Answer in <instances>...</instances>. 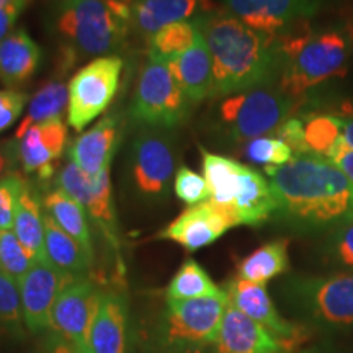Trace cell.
I'll list each match as a JSON object with an SVG mask.
<instances>
[{
  "label": "cell",
  "instance_id": "28",
  "mask_svg": "<svg viewBox=\"0 0 353 353\" xmlns=\"http://www.w3.org/2000/svg\"><path fill=\"white\" fill-rule=\"evenodd\" d=\"M12 231L37 260H46L44 252V211L43 203L26 185L17 208Z\"/></svg>",
  "mask_w": 353,
  "mask_h": 353
},
{
  "label": "cell",
  "instance_id": "9",
  "mask_svg": "<svg viewBox=\"0 0 353 353\" xmlns=\"http://www.w3.org/2000/svg\"><path fill=\"white\" fill-rule=\"evenodd\" d=\"M112 165V164H110ZM110 165L97 176H90L74 162H68L59 170L56 179L57 188L81 203L90 218L100 228L101 234L112 245L114 252L120 250V232L114 214L112 185H110Z\"/></svg>",
  "mask_w": 353,
  "mask_h": 353
},
{
  "label": "cell",
  "instance_id": "43",
  "mask_svg": "<svg viewBox=\"0 0 353 353\" xmlns=\"http://www.w3.org/2000/svg\"><path fill=\"white\" fill-rule=\"evenodd\" d=\"M329 159L348 176V179H350V182L353 183V149L348 148V145L341 139L335 144Z\"/></svg>",
  "mask_w": 353,
  "mask_h": 353
},
{
  "label": "cell",
  "instance_id": "12",
  "mask_svg": "<svg viewBox=\"0 0 353 353\" xmlns=\"http://www.w3.org/2000/svg\"><path fill=\"white\" fill-rule=\"evenodd\" d=\"M325 3L327 0H223L228 13L273 38L293 25L309 21Z\"/></svg>",
  "mask_w": 353,
  "mask_h": 353
},
{
  "label": "cell",
  "instance_id": "26",
  "mask_svg": "<svg viewBox=\"0 0 353 353\" xmlns=\"http://www.w3.org/2000/svg\"><path fill=\"white\" fill-rule=\"evenodd\" d=\"M43 210L64 232L74 237L88 257L94 260V241H92L85 208L81 203L70 198L63 190L56 188L44 196Z\"/></svg>",
  "mask_w": 353,
  "mask_h": 353
},
{
  "label": "cell",
  "instance_id": "10",
  "mask_svg": "<svg viewBox=\"0 0 353 353\" xmlns=\"http://www.w3.org/2000/svg\"><path fill=\"white\" fill-rule=\"evenodd\" d=\"M105 291L88 276L76 278L63 290L52 309L51 329L59 339L88 352V334Z\"/></svg>",
  "mask_w": 353,
  "mask_h": 353
},
{
  "label": "cell",
  "instance_id": "34",
  "mask_svg": "<svg viewBox=\"0 0 353 353\" xmlns=\"http://www.w3.org/2000/svg\"><path fill=\"white\" fill-rule=\"evenodd\" d=\"M34 262L37 259L25 249L12 229L0 231V272L20 283Z\"/></svg>",
  "mask_w": 353,
  "mask_h": 353
},
{
  "label": "cell",
  "instance_id": "19",
  "mask_svg": "<svg viewBox=\"0 0 353 353\" xmlns=\"http://www.w3.org/2000/svg\"><path fill=\"white\" fill-rule=\"evenodd\" d=\"M167 63L190 103H198L213 95V61L201 28L195 43Z\"/></svg>",
  "mask_w": 353,
  "mask_h": 353
},
{
  "label": "cell",
  "instance_id": "44",
  "mask_svg": "<svg viewBox=\"0 0 353 353\" xmlns=\"http://www.w3.org/2000/svg\"><path fill=\"white\" fill-rule=\"evenodd\" d=\"M48 353H85V352H82L81 348L72 345V343L59 339V341H56L54 343H52V347L50 348V352Z\"/></svg>",
  "mask_w": 353,
  "mask_h": 353
},
{
  "label": "cell",
  "instance_id": "7",
  "mask_svg": "<svg viewBox=\"0 0 353 353\" xmlns=\"http://www.w3.org/2000/svg\"><path fill=\"white\" fill-rule=\"evenodd\" d=\"M121 72V57L108 54L95 57L70 77L68 123L74 131L85 130L97 117L105 113L120 87Z\"/></svg>",
  "mask_w": 353,
  "mask_h": 353
},
{
  "label": "cell",
  "instance_id": "46",
  "mask_svg": "<svg viewBox=\"0 0 353 353\" xmlns=\"http://www.w3.org/2000/svg\"><path fill=\"white\" fill-rule=\"evenodd\" d=\"M339 113L337 117L341 118H347V120H353V99H348L343 101L341 105V108H339Z\"/></svg>",
  "mask_w": 353,
  "mask_h": 353
},
{
  "label": "cell",
  "instance_id": "42",
  "mask_svg": "<svg viewBox=\"0 0 353 353\" xmlns=\"http://www.w3.org/2000/svg\"><path fill=\"white\" fill-rule=\"evenodd\" d=\"M30 0H15L8 6L0 7V41L6 39L13 32V25L19 20L21 12L28 6Z\"/></svg>",
  "mask_w": 353,
  "mask_h": 353
},
{
  "label": "cell",
  "instance_id": "37",
  "mask_svg": "<svg viewBox=\"0 0 353 353\" xmlns=\"http://www.w3.org/2000/svg\"><path fill=\"white\" fill-rule=\"evenodd\" d=\"M26 183L20 175L10 174L0 180V231L13 228L17 208Z\"/></svg>",
  "mask_w": 353,
  "mask_h": 353
},
{
  "label": "cell",
  "instance_id": "20",
  "mask_svg": "<svg viewBox=\"0 0 353 353\" xmlns=\"http://www.w3.org/2000/svg\"><path fill=\"white\" fill-rule=\"evenodd\" d=\"M117 143L118 118L108 114L69 145V161L81 167L87 175L97 176L112 164Z\"/></svg>",
  "mask_w": 353,
  "mask_h": 353
},
{
  "label": "cell",
  "instance_id": "6",
  "mask_svg": "<svg viewBox=\"0 0 353 353\" xmlns=\"http://www.w3.org/2000/svg\"><path fill=\"white\" fill-rule=\"evenodd\" d=\"M190 100L176 83L169 63L149 51L131 101V117L156 128H174L187 118Z\"/></svg>",
  "mask_w": 353,
  "mask_h": 353
},
{
  "label": "cell",
  "instance_id": "14",
  "mask_svg": "<svg viewBox=\"0 0 353 353\" xmlns=\"http://www.w3.org/2000/svg\"><path fill=\"white\" fill-rule=\"evenodd\" d=\"M131 176L141 195L156 198L167 193L175 176L172 141L156 131L138 136L131 151Z\"/></svg>",
  "mask_w": 353,
  "mask_h": 353
},
{
  "label": "cell",
  "instance_id": "25",
  "mask_svg": "<svg viewBox=\"0 0 353 353\" xmlns=\"http://www.w3.org/2000/svg\"><path fill=\"white\" fill-rule=\"evenodd\" d=\"M44 252L46 259L56 268L72 278L87 276L94 263L82 245L57 226L46 213H44Z\"/></svg>",
  "mask_w": 353,
  "mask_h": 353
},
{
  "label": "cell",
  "instance_id": "35",
  "mask_svg": "<svg viewBox=\"0 0 353 353\" xmlns=\"http://www.w3.org/2000/svg\"><path fill=\"white\" fill-rule=\"evenodd\" d=\"M244 156L252 164L265 167H281L288 164L294 157L290 145L278 136H262L247 141L244 145Z\"/></svg>",
  "mask_w": 353,
  "mask_h": 353
},
{
  "label": "cell",
  "instance_id": "11",
  "mask_svg": "<svg viewBox=\"0 0 353 353\" xmlns=\"http://www.w3.org/2000/svg\"><path fill=\"white\" fill-rule=\"evenodd\" d=\"M294 293L316 321L334 327L353 325V273L298 280Z\"/></svg>",
  "mask_w": 353,
  "mask_h": 353
},
{
  "label": "cell",
  "instance_id": "4",
  "mask_svg": "<svg viewBox=\"0 0 353 353\" xmlns=\"http://www.w3.org/2000/svg\"><path fill=\"white\" fill-rule=\"evenodd\" d=\"M353 56V30L330 28L312 33L301 50L283 61L278 88L291 100L334 77L345 76Z\"/></svg>",
  "mask_w": 353,
  "mask_h": 353
},
{
  "label": "cell",
  "instance_id": "21",
  "mask_svg": "<svg viewBox=\"0 0 353 353\" xmlns=\"http://www.w3.org/2000/svg\"><path fill=\"white\" fill-rule=\"evenodd\" d=\"M90 353H126V301L117 291H105L88 334Z\"/></svg>",
  "mask_w": 353,
  "mask_h": 353
},
{
  "label": "cell",
  "instance_id": "13",
  "mask_svg": "<svg viewBox=\"0 0 353 353\" xmlns=\"http://www.w3.org/2000/svg\"><path fill=\"white\" fill-rule=\"evenodd\" d=\"M236 226H239V223L231 208H224L208 200L200 205L188 206L157 234V239L176 242L188 252H195L211 245Z\"/></svg>",
  "mask_w": 353,
  "mask_h": 353
},
{
  "label": "cell",
  "instance_id": "16",
  "mask_svg": "<svg viewBox=\"0 0 353 353\" xmlns=\"http://www.w3.org/2000/svg\"><path fill=\"white\" fill-rule=\"evenodd\" d=\"M224 291L231 306L239 309L242 314L270 330L278 341L283 343L285 350H291L298 345L301 332L296 325L280 316L263 283H254V281H245L236 276L224 285Z\"/></svg>",
  "mask_w": 353,
  "mask_h": 353
},
{
  "label": "cell",
  "instance_id": "36",
  "mask_svg": "<svg viewBox=\"0 0 353 353\" xmlns=\"http://www.w3.org/2000/svg\"><path fill=\"white\" fill-rule=\"evenodd\" d=\"M174 192L176 198L187 206L200 205V203L208 201L211 198L210 187L205 176L185 165L175 172Z\"/></svg>",
  "mask_w": 353,
  "mask_h": 353
},
{
  "label": "cell",
  "instance_id": "18",
  "mask_svg": "<svg viewBox=\"0 0 353 353\" xmlns=\"http://www.w3.org/2000/svg\"><path fill=\"white\" fill-rule=\"evenodd\" d=\"M216 353H285V347L270 330L228 304L214 342Z\"/></svg>",
  "mask_w": 353,
  "mask_h": 353
},
{
  "label": "cell",
  "instance_id": "24",
  "mask_svg": "<svg viewBox=\"0 0 353 353\" xmlns=\"http://www.w3.org/2000/svg\"><path fill=\"white\" fill-rule=\"evenodd\" d=\"M203 0H136L131 7V26L145 38L170 23L195 19Z\"/></svg>",
  "mask_w": 353,
  "mask_h": 353
},
{
  "label": "cell",
  "instance_id": "41",
  "mask_svg": "<svg viewBox=\"0 0 353 353\" xmlns=\"http://www.w3.org/2000/svg\"><path fill=\"white\" fill-rule=\"evenodd\" d=\"M278 138L285 141L290 145L294 156H301V154H311L306 144V134H304V121L299 118H288L280 130L276 131Z\"/></svg>",
  "mask_w": 353,
  "mask_h": 353
},
{
  "label": "cell",
  "instance_id": "48",
  "mask_svg": "<svg viewBox=\"0 0 353 353\" xmlns=\"http://www.w3.org/2000/svg\"><path fill=\"white\" fill-rule=\"evenodd\" d=\"M12 2H15V0H0V7L8 6V3H12Z\"/></svg>",
  "mask_w": 353,
  "mask_h": 353
},
{
  "label": "cell",
  "instance_id": "5",
  "mask_svg": "<svg viewBox=\"0 0 353 353\" xmlns=\"http://www.w3.org/2000/svg\"><path fill=\"white\" fill-rule=\"evenodd\" d=\"M294 100L267 85L229 95L221 101L219 118L231 139L242 143L276 134L293 112Z\"/></svg>",
  "mask_w": 353,
  "mask_h": 353
},
{
  "label": "cell",
  "instance_id": "23",
  "mask_svg": "<svg viewBox=\"0 0 353 353\" xmlns=\"http://www.w3.org/2000/svg\"><path fill=\"white\" fill-rule=\"evenodd\" d=\"M276 210V198L268 179L244 165L241 190L232 203V211L236 213L239 226H260L270 219Z\"/></svg>",
  "mask_w": 353,
  "mask_h": 353
},
{
  "label": "cell",
  "instance_id": "40",
  "mask_svg": "<svg viewBox=\"0 0 353 353\" xmlns=\"http://www.w3.org/2000/svg\"><path fill=\"white\" fill-rule=\"evenodd\" d=\"M28 95L15 88L0 90V132L10 128L23 112Z\"/></svg>",
  "mask_w": 353,
  "mask_h": 353
},
{
  "label": "cell",
  "instance_id": "38",
  "mask_svg": "<svg viewBox=\"0 0 353 353\" xmlns=\"http://www.w3.org/2000/svg\"><path fill=\"white\" fill-rule=\"evenodd\" d=\"M21 319L19 281L0 272V324H19Z\"/></svg>",
  "mask_w": 353,
  "mask_h": 353
},
{
  "label": "cell",
  "instance_id": "2",
  "mask_svg": "<svg viewBox=\"0 0 353 353\" xmlns=\"http://www.w3.org/2000/svg\"><path fill=\"white\" fill-rule=\"evenodd\" d=\"M213 61V95L226 99L267 85L281 65L276 39L250 28L226 10L200 17Z\"/></svg>",
  "mask_w": 353,
  "mask_h": 353
},
{
  "label": "cell",
  "instance_id": "27",
  "mask_svg": "<svg viewBox=\"0 0 353 353\" xmlns=\"http://www.w3.org/2000/svg\"><path fill=\"white\" fill-rule=\"evenodd\" d=\"M201 167L203 176L211 192L210 200L216 205L232 210V203L241 190L244 165L232 159L201 149Z\"/></svg>",
  "mask_w": 353,
  "mask_h": 353
},
{
  "label": "cell",
  "instance_id": "33",
  "mask_svg": "<svg viewBox=\"0 0 353 353\" xmlns=\"http://www.w3.org/2000/svg\"><path fill=\"white\" fill-rule=\"evenodd\" d=\"M304 134L309 152L327 157L342 138V118L337 114L314 113L304 121Z\"/></svg>",
  "mask_w": 353,
  "mask_h": 353
},
{
  "label": "cell",
  "instance_id": "39",
  "mask_svg": "<svg viewBox=\"0 0 353 353\" xmlns=\"http://www.w3.org/2000/svg\"><path fill=\"white\" fill-rule=\"evenodd\" d=\"M330 262L353 270V219L335 228L327 244Z\"/></svg>",
  "mask_w": 353,
  "mask_h": 353
},
{
  "label": "cell",
  "instance_id": "1",
  "mask_svg": "<svg viewBox=\"0 0 353 353\" xmlns=\"http://www.w3.org/2000/svg\"><path fill=\"white\" fill-rule=\"evenodd\" d=\"M278 210L301 228L341 226L353 219V183L327 157L294 156L281 167H265Z\"/></svg>",
  "mask_w": 353,
  "mask_h": 353
},
{
  "label": "cell",
  "instance_id": "3",
  "mask_svg": "<svg viewBox=\"0 0 353 353\" xmlns=\"http://www.w3.org/2000/svg\"><path fill=\"white\" fill-rule=\"evenodd\" d=\"M130 3L117 0H57L52 23L77 57H101L121 46L131 26Z\"/></svg>",
  "mask_w": 353,
  "mask_h": 353
},
{
  "label": "cell",
  "instance_id": "47",
  "mask_svg": "<svg viewBox=\"0 0 353 353\" xmlns=\"http://www.w3.org/2000/svg\"><path fill=\"white\" fill-rule=\"evenodd\" d=\"M10 165H8V161L6 157V154H3L2 149H0V180H3L6 176L10 175Z\"/></svg>",
  "mask_w": 353,
  "mask_h": 353
},
{
  "label": "cell",
  "instance_id": "15",
  "mask_svg": "<svg viewBox=\"0 0 353 353\" xmlns=\"http://www.w3.org/2000/svg\"><path fill=\"white\" fill-rule=\"evenodd\" d=\"M76 278L56 268L50 260H37L30 272L20 280L21 314L32 332L51 329L54 304L63 290Z\"/></svg>",
  "mask_w": 353,
  "mask_h": 353
},
{
  "label": "cell",
  "instance_id": "45",
  "mask_svg": "<svg viewBox=\"0 0 353 353\" xmlns=\"http://www.w3.org/2000/svg\"><path fill=\"white\" fill-rule=\"evenodd\" d=\"M341 139L348 145V148L353 149V120L342 118V138Z\"/></svg>",
  "mask_w": 353,
  "mask_h": 353
},
{
  "label": "cell",
  "instance_id": "22",
  "mask_svg": "<svg viewBox=\"0 0 353 353\" xmlns=\"http://www.w3.org/2000/svg\"><path fill=\"white\" fill-rule=\"evenodd\" d=\"M41 48L25 28L13 30L0 41V81L7 87L23 85L41 64Z\"/></svg>",
  "mask_w": 353,
  "mask_h": 353
},
{
  "label": "cell",
  "instance_id": "29",
  "mask_svg": "<svg viewBox=\"0 0 353 353\" xmlns=\"http://www.w3.org/2000/svg\"><path fill=\"white\" fill-rule=\"evenodd\" d=\"M290 270L288 241L276 239L267 242L237 265V276L254 283H267L268 280Z\"/></svg>",
  "mask_w": 353,
  "mask_h": 353
},
{
  "label": "cell",
  "instance_id": "32",
  "mask_svg": "<svg viewBox=\"0 0 353 353\" xmlns=\"http://www.w3.org/2000/svg\"><path fill=\"white\" fill-rule=\"evenodd\" d=\"M200 28V17L167 25L154 33L151 38H148L149 51L169 61L172 57L182 54L195 43Z\"/></svg>",
  "mask_w": 353,
  "mask_h": 353
},
{
  "label": "cell",
  "instance_id": "31",
  "mask_svg": "<svg viewBox=\"0 0 353 353\" xmlns=\"http://www.w3.org/2000/svg\"><path fill=\"white\" fill-rule=\"evenodd\" d=\"M221 291L223 290L211 280V276L196 260L187 259L180 265V268L167 286L165 298L185 301V299L214 296Z\"/></svg>",
  "mask_w": 353,
  "mask_h": 353
},
{
  "label": "cell",
  "instance_id": "30",
  "mask_svg": "<svg viewBox=\"0 0 353 353\" xmlns=\"http://www.w3.org/2000/svg\"><path fill=\"white\" fill-rule=\"evenodd\" d=\"M68 105L69 88L65 83L59 81L44 83L37 94L33 95V99L30 100L28 110H26L23 120H21L19 128H17L15 139L19 141L33 126L54 120V118H61V114L68 108Z\"/></svg>",
  "mask_w": 353,
  "mask_h": 353
},
{
  "label": "cell",
  "instance_id": "17",
  "mask_svg": "<svg viewBox=\"0 0 353 353\" xmlns=\"http://www.w3.org/2000/svg\"><path fill=\"white\" fill-rule=\"evenodd\" d=\"M68 143V126L63 118H54L33 126L19 139V159L26 174L50 180Z\"/></svg>",
  "mask_w": 353,
  "mask_h": 353
},
{
  "label": "cell",
  "instance_id": "49",
  "mask_svg": "<svg viewBox=\"0 0 353 353\" xmlns=\"http://www.w3.org/2000/svg\"><path fill=\"white\" fill-rule=\"evenodd\" d=\"M117 2H125V3H130V6H132V3H134L136 0H117Z\"/></svg>",
  "mask_w": 353,
  "mask_h": 353
},
{
  "label": "cell",
  "instance_id": "8",
  "mask_svg": "<svg viewBox=\"0 0 353 353\" xmlns=\"http://www.w3.org/2000/svg\"><path fill=\"white\" fill-rule=\"evenodd\" d=\"M229 299L226 291L196 299H167L164 339L179 348L214 345Z\"/></svg>",
  "mask_w": 353,
  "mask_h": 353
}]
</instances>
